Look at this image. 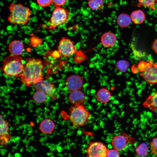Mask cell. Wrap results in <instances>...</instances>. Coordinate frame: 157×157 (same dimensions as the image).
I'll list each match as a JSON object with an SVG mask.
<instances>
[{
  "mask_svg": "<svg viewBox=\"0 0 157 157\" xmlns=\"http://www.w3.org/2000/svg\"><path fill=\"white\" fill-rule=\"evenodd\" d=\"M150 146L152 153L157 155V137L153 139L150 142Z\"/></svg>",
  "mask_w": 157,
  "mask_h": 157,
  "instance_id": "obj_26",
  "label": "cell"
},
{
  "mask_svg": "<svg viewBox=\"0 0 157 157\" xmlns=\"http://www.w3.org/2000/svg\"><path fill=\"white\" fill-rule=\"evenodd\" d=\"M117 38L115 35L111 32H108L104 34L101 38L102 45L105 47H111L115 44Z\"/></svg>",
  "mask_w": 157,
  "mask_h": 157,
  "instance_id": "obj_14",
  "label": "cell"
},
{
  "mask_svg": "<svg viewBox=\"0 0 157 157\" xmlns=\"http://www.w3.org/2000/svg\"><path fill=\"white\" fill-rule=\"evenodd\" d=\"M23 61V60L21 56L10 55L3 60L1 69L6 75L19 77L25 66Z\"/></svg>",
  "mask_w": 157,
  "mask_h": 157,
  "instance_id": "obj_2",
  "label": "cell"
},
{
  "mask_svg": "<svg viewBox=\"0 0 157 157\" xmlns=\"http://www.w3.org/2000/svg\"><path fill=\"white\" fill-rule=\"evenodd\" d=\"M10 14L8 17L9 22L13 24L26 25L29 22L31 11L23 5L12 3L9 7Z\"/></svg>",
  "mask_w": 157,
  "mask_h": 157,
  "instance_id": "obj_3",
  "label": "cell"
},
{
  "mask_svg": "<svg viewBox=\"0 0 157 157\" xmlns=\"http://www.w3.org/2000/svg\"><path fill=\"white\" fill-rule=\"evenodd\" d=\"M108 149L103 143L99 142H90L86 149L87 156L106 157Z\"/></svg>",
  "mask_w": 157,
  "mask_h": 157,
  "instance_id": "obj_7",
  "label": "cell"
},
{
  "mask_svg": "<svg viewBox=\"0 0 157 157\" xmlns=\"http://www.w3.org/2000/svg\"><path fill=\"white\" fill-rule=\"evenodd\" d=\"M69 18L68 10L65 8L56 7L53 10L47 28L54 31L58 26L67 23Z\"/></svg>",
  "mask_w": 157,
  "mask_h": 157,
  "instance_id": "obj_5",
  "label": "cell"
},
{
  "mask_svg": "<svg viewBox=\"0 0 157 157\" xmlns=\"http://www.w3.org/2000/svg\"><path fill=\"white\" fill-rule=\"evenodd\" d=\"M139 71L140 75L149 83L154 84L157 83V63L151 60L145 62L144 67Z\"/></svg>",
  "mask_w": 157,
  "mask_h": 157,
  "instance_id": "obj_6",
  "label": "cell"
},
{
  "mask_svg": "<svg viewBox=\"0 0 157 157\" xmlns=\"http://www.w3.org/2000/svg\"><path fill=\"white\" fill-rule=\"evenodd\" d=\"M131 21V16L126 14L123 13L118 16L117 19V22L120 27L126 28L129 26Z\"/></svg>",
  "mask_w": 157,
  "mask_h": 157,
  "instance_id": "obj_19",
  "label": "cell"
},
{
  "mask_svg": "<svg viewBox=\"0 0 157 157\" xmlns=\"http://www.w3.org/2000/svg\"><path fill=\"white\" fill-rule=\"evenodd\" d=\"M111 143L114 149L118 151H121L126 147L127 139L123 134L117 135L113 138Z\"/></svg>",
  "mask_w": 157,
  "mask_h": 157,
  "instance_id": "obj_11",
  "label": "cell"
},
{
  "mask_svg": "<svg viewBox=\"0 0 157 157\" xmlns=\"http://www.w3.org/2000/svg\"><path fill=\"white\" fill-rule=\"evenodd\" d=\"M118 151L114 148L112 149H108L106 157H119L120 156V154Z\"/></svg>",
  "mask_w": 157,
  "mask_h": 157,
  "instance_id": "obj_27",
  "label": "cell"
},
{
  "mask_svg": "<svg viewBox=\"0 0 157 157\" xmlns=\"http://www.w3.org/2000/svg\"><path fill=\"white\" fill-rule=\"evenodd\" d=\"M149 147L146 143H143L139 144L135 149L137 155L140 157L146 156L148 152Z\"/></svg>",
  "mask_w": 157,
  "mask_h": 157,
  "instance_id": "obj_21",
  "label": "cell"
},
{
  "mask_svg": "<svg viewBox=\"0 0 157 157\" xmlns=\"http://www.w3.org/2000/svg\"><path fill=\"white\" fill-rule=\"evenodd\" d=\"M58 49L62 56L67 58L71 56L76 51L73 42L70 39L65 37H63L60 41Z\"/></svg>",
  "mask_w": 157,
  "mask_h": 157,
  "instance_id": "obj_8",
  "label": "cell"
},
{
  "mask_svg": "<svg viewBox=\"0 0 157 157\" xmlns=\"http://www.w3.org/2000/svg\"><path fill=\"white\" fill-rule=\"evenodd\" d=\"M24 46L20 40H15L11 42L8 47L9 51L12 55L20 56L23 52Z\"/></svg>",
  "mask_w": 157,
  "mask_h": 157,
  "instance_id": "obj_13",
  "label": "cell"
},
{
  "mask_svg": "<svg viewBox=\"0 0 157 157\" xmlns=\"http://www.w3.org/2000/svg\"><path fill=\"white\" fill-rule=\"evenodd\" d=\"M132 21L136 24H139L142 23L145 18L144 13L140 10H138L133 11L131 15Z\"/></svg>",
  "mask_w": 157,
  "mask_h": 157,
  "instance_id": "obj_18",
  "label": "cell"
},
{
  "mask_svg": "<svg viewBox=\"0 0 157 157\" xmlns=\"http://www.w3.org/2000/svg\"><path fill=\"white\" fill-rule=\"evenodd\" d=\"M47 94L44 92L37 90L34 93L33 98L36 103L41 104L44 102L47 99Z\"/></svg>",
  "mask_w": 157,
  "mask_h": 157,
  "instance_id": "obj_20",
  "label": "cell"
},
{
  "mask_svg": "<svg viewBox=\"0 0 157 157\" xmlns=\"http://www.w3.org/2000/svg\"><path fill=\"white\" fill-rule=\"evenodd\" d=\"M55 125L51 120L47 119L43 120L40 125V129L41 131L44 133L49 134L54 130Z\"/></svg>",
  "mask_w": 157,
  "mask_h": 157,
  "instance_id": "obj_15",
  "label": "cell"
},
{
  "mask_svg": "<svg viewBox=\"0 0 157 157\" xmlns=\"http://www.w3.org/2000/svg\"><path fill=\"white\" fill-rule=\"evenodd\" d=\"M97 98L99 102L105 103L109 101L111 97L110 92L105 88L99 89L97 93Z\"/></svg>",
  "mask_w": 157,
  "mask_h": 157,
  "instance_id": "obj_17",
  "label": "cell"
},
{
  "mask_svg": "<svg viewBox=\"0 0 157 157\" xmlns=\"http://www.w3.org/2000/svg\"><path fill=\"white\" fill-rule=\"evenodd\" d=\"M8 125V122L1 115L0 134L1 136L6 135L8 133L9 129Z\"/></svg>",
  "mask_w": 157,
  "mask_h": 157,
  "instance_id": "obj_25",
  "label": "cell"
},
{
  "mask_svg": "<svg viewBox=\"0 0 157 157\" xmlns=\"http://www.w3.org/2000/svg\"><path fill=\"white\" fill-rule=\"evenodd\" d=\"M61 55L58 51H55L53 52L52 54L53 57L55 58H58Z\"/></svg>",
  "mask_w": 157,
  "mask_h": 157,
  "instance_id": "obj_31",
  "label": "cell"
},
{
  "mask_svg": "<svg viewBox=\"0 0 157 157\" xmlns=\"http://www.w3.org/2000/svg\"><path fill=\"white\" fill-rule=\"evenodd\" d=\"M156 157H157V155L156 156Z\"/></svg>",
  "mask_w": 157,
  "mask_h": 157,
  "instance_id": "obj_32",
  "label": "cell"
},
{
  "mask_svg": "<svg viewBox=\"0 0 157 157\" xmlns=\"http://www.w3.org/2000/svg\"><path fill=\"white\" fill-rule=\"evenodd\" d=\"M67 0H52V2L54 6L56 7H60L64 5Z\"/></svg>",
  "mask_w": 157,
  "mask_h": 157,
  "instance_id": "obj_29",
  "label": "cell"
},
{
  "mask_svg": "<svg viewBox=\"0 0 157 157\" xmlns=\"http://www.w3.org/2000/svg\"><path fill=\"white\" fill-rule=\"evenodd\" d=\"M70 102L73 105L82 104L85 100V96L83 92L80 90L72 91L69 97Z\"/></svg>",
  "mask_w": 157,
  "mask_h": 157,
  "instance_id": "obj_12",
  "label": "cell"
},
{
  "mask_svg": "<svg viewBox=\"0 0 157 157\" xmlns=\"http://www.w3.org/2000/svg\"><path fill=\"white\" fill-rule=\"evenodd\" d=\"M138 6L150 7L153 10L155 9L154 5L157 2V0H138Z\"/></svg>",
  "mask_w": 157,
  "mask_h": 157,
  "instance_id": "obj_23",
  "label": "cell"
},
{
  "mask_svg": "<svg viewBox=\"0 0 157 157\" xmlns=\"http://www.w3.org/2000/svg\"><path fill=\"white\" fill-rule=\"evenodd\" d=\"M69 110V118L72 123L73 129L83 126L90 118L89 112L82 104L73 105Z\"/></svg>",
  "mask_w": 157,
  "mask_h": 157,
  "instance_id": "obj_4",
  "label": "cell"
},
{
  "mask_svg": "<svg viewBox=\"0 0 157 157\" xmlns=\"http://www.w3.org/2000/svg\"><path fill=\"white\" fill-rule=\"evenodd\" d=\"M44 66L43 63L40 59L34 58L28 59L24 71L19 77L22 84L29 87L43 79Z\"/></svg>",
  "mask_w": 157,
  "mask_h": 157,
  "instance_id": "obj_1",
  "label": "cell"
},
{
  "mask_svg": "<svg viewBox=\"0 0 157 157\" xmlns=\"http://www.w3.org/2000/svg\"><path fill=\"white\" fill-rule=\"evenodd\" d=\"M130 65L129 62L125 60H121L117 62L116 66L120 72H126Z\"/></svg>",
  "mask_w": 157,
  "mask_h": 157,
  "instance_id": "obj_24",
  "label": "cell"
},
{
  "mask_svg": "<svg viewBox=\"0 0 157 157\" xmlns=\"http://www.w3.org/2000/svg\"><path fill=\"white\" fill-rule=\"evenodd\" d=\"M33 85L36 90L44 91L52 99H56V89L55 85L52 83L42 79Z\"/></svg>",
  "mask_w": 157,
  "mask_h": 157,
  "instance_id": "obj_9",
  "label": "cell"
},
{
  "mask_svg": "<svg viewBox=\"0 0 157 157\" xmlns=\"http://www.w3.org/2000/svg\"><path fill=\"white\" fill-rule=\"evenodd\" d=\"M88 5L90 8L94 10L101 8L104 6L103 0H89Z\"/></svg>",
  "mask_w": 157,
  "mask_h": 157,
  "instance_id": "obj_22",
  "label": "cell"
},
{
  "mask_svg": "<svg viewBox=\"0 0 157 157\" xmlns=\"http://www.w3.org/2000/svg\"><path fill=\"white\" fill-rule=\"evenodd\" d=\"M83 80L81 77L76 75L69 76L65 81L67 89L71 92L80 90L83 86Z\"/></svg>",
  "mask_w": 157,
  "mask_h": 157,
  "instance_id": "obj_10",
  "label": "cell"
},
{
  "mask_svg": "<svg viewBox=\"0 0 157 157\" xmlns=\"http://www.w3.org/2000/svg\"><path fill=\"white\" fill-rule=\"evenodd\" d=\"M38 4L43 7L49 6L52 3V0H36Z\"/></svg>",
  "mask_w": 157,
  "mask_h": 157,
  "instance_id": "obj_28",
  "label": "cell"
},
{
  "mask_svg": "<svg viewBox=\"0 0 157 157\" xmlns=\"http://www.w3.org/2000/svg\"><path fill=\"white\" fill-rule=\"evenodd\" d=\"M152 48L154 51L157 53V38L154 41L152 44Z\"/></svg>",
  "mask_w": 157,
  "mask_h": 157,
  "instance_id": "obj_30",
  "label": "cell"
},
{
  "mask_svg": "<svg viewBox=\"0 0 157 157\" xmlns=\"http://www.w3.org/2000/svg\"><path fill=\"white\" fill-rule=\"evenodd\" d=\"M143 105L153 111L156 110L157 109V91L153 94L149 96L143 103Z\"/></svg>",
  "mask_w": 157,
  "mask_h": 157,
  "instance_id": "obj_16",
  "label": "cell"
}]
</instances>
